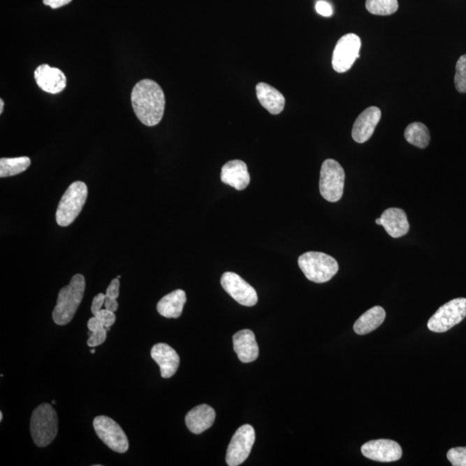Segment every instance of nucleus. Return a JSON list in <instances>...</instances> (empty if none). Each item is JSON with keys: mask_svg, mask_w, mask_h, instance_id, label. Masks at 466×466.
Returning a JSON list of instances; mask_svg holds the SVG:
<instances>
[{"mask_svg": "<svg viewBox=\"0 0 466 466\" xmlns=\"http://www.w3.org/2000/svg\"><path fill=\"white\" fill-rule=\"evenodd\" d=\"M131 105L136 116L146 126H155L163 119L165 95L159 83L145 79L138 82L131 92Z\"/></svg>", "mask_w": 466, "mask_h": 466, "instance_id": "f257e3e1", "label": "nucleus"}, {"mask_svg": "<svg viewBox=\"0 0 466 466\" xmlns=\"http://www.w3.org/2000/svg\"><path fill=\"white\" fill-rule=\"evenodd\" d=\"M85 289V277L77 274L72 277L68 286L61 289L52 314L53 321L57 325L65 326L73 320L82 303Z\"/></svg>", "mask_w": 466, "mask_h": 466, "instance_id": "f03ea898", "label": "nucleus"}, {"mask_svg": "<svg viewBox=\"0 0 466 466\" xmlns=\"http://www.w3.org/2000/svg\"><path fill=\"white\" fill-rule=\"evenodd\" d=\"M298 264L308 280L315 284H324L331 280L339 271V263L336 260L322 252L304 253L300 256Z\"/></svg>", "mask_w": 466, "mask_h": 466, "instance_id": "7ed1b4c3", "label": "nucleus"}, {"mask_svg": "<svg viewBox=\"0 0 466 466\" xmlns=\"http://www.w3.org/2000/svg\"><path fill=\"white\" fill-rule=\"evenodd\" d=\"M58 432L57 411L49 403H43L33 411L31 434L38 447H45L56 439Z\"/></svg>", "mask_w": 466, "mask_h": 466, "instance_id": "20e7f679", "label": "nucleus"}, {"mask_svg": "<svg viewBox=\"0 0 466 466\" xmlns=\"http://www.w3.org/2000/svg\"><path fill=\"white\" fill-rule=\"evenodd\" d=\"M87 187L83 182H73L59 203L56 218L59 226L71 225L82 212L87 201Z\"/></svg>", "mask_w": 466, "mask_h": 466, "instance_id": "39448f33", "label": "nucleus"}, {"mask_svg": "<svg viewBox=\"0 0 466 466\" xmlns=\"http://www.w3.org/2000/svg\"><path fill=\"white\" fill-rule=\"evenodd\" d=\"M346 174L342 166L333 159L322 163L320 177L321 196L330 203H337L343 196Z\"/></svg>", "mask_w": 466, "mask_h": 466, "instance_id": "423d86ee", "label": "nucleus"}, {"mask_svg": "<svg viewBox=\"0 0 466 466\" xmlns=\"http://www.w3.org/2000/svg\"><path fill=\"white\" fill-rule=\"evenodd\" d=\"M466 317V299L457 298L440 307L428 321V328L435 333H445Z\"/></svg>", "mask_w": 466, "mask_h": 466, "instance_id": "0eeeda50", "label": "nucleus"}, {"mask_svg": "<svg viewBox=\"0 0 466 466\" xmlns=\"http://www.w3.org/2000/svg\"><path fill=\"white\" fill-rule=\"evenodd\" d=\"M94 428L105 445L116 453H124L129 449L126 432L112 418L100 416L94 420Z\"/></svg>", "mask_w": 466, "mask_h": 466, "instance_id": "6e6552de", "label": "nucleus"}, {"mask_svg": "<svg viewBox=\"0 0 466 466\" xmlns=\"http://www.w3.org/2000/svg\"><path fill=\"white\" fill-rule=\"evenodd\" d=\"M256 439L255 430L251 425H244L238 429L227 449L226 463L238 466L247 460Z\"/></svg>", "mask_w": 466, "mask_h": 466, "instance_id": "1a4fd4ad", "label": "nucleus"}, {"mask_svg": "<svg viewBox=\"0 0 466 466\" xmlns=\"http://www.w3.org/2000/svg\"><path fill=\"white\" fill-rule=\"evenodd\" d=\"M361 40L359 36L349 33L342 36L337 41L333 51L332 64L337 73H344L352 67L356 60L359 58Z\"/></svg>", "mask_w": 466, "mask_h": 466, "instance_id": "9d476101", "label": "nucleus"}, {"mask_svg": "<svg viewBox=\"0 0 466 466\" xmlns=\"http://www.w3.org/2000/svg\"><path fill=\"white\" fill-rule=\"evenodd\" d=\"M221 285L224 291L240 305L253 307L258 303L259 297L255 289L236 273H224Z\"/></svg>", "mask_w": 466, "mask_h": 466, "instance_id": "9b49d317", "label": "nucleus"}, {"mask_svg": "<svg viewBox=\"0 0 466 466\" xmlns=\"http://www.w3.org/2000/svg\"><path fill=\"white\" fill-rule=\"evenodd\" d=\"M361 452L365 458L383 463L398 461L402 456V447L398 442L384 439L366 442L363 445Z\"/></svg>", "mask_w": 466, "mask_h": 466, "instance_id": "f8f14e48", "label": "nucleus"}, {"mask_svg": "<svg viewBox=\"0 0 466 466\" xmlns=\"http://www.w3.org/2000/svg\"><path fill=\"white\" fill-rule=\"evenodd\" d=\"M36 85L48 94H57L67 86V77L57 68L42 64L34 72Z\"/></svg>", "mask_w": 466, "mask_h": 466, "instance_id": "ddd939ff", "label": "nucleus"}, {"mask_svg": "<svg viewBox=\"0 0 466 466\" xmlns=\"http://www.w3.org/2000/svg\"><path fill=\"white\" fill-rule=\"evenodd\" d=\"M381 110L377 106H370L358 117L352 128V138L358 144H364L372 137L377 124L381 119Z\"/></svg>", "mask_w": 466, "mask_h": 466, "instance_id": "4468645a", "label": "nucleus"}, {"mask_svg": "<svg viewBox=\"0 0 466 466\" xmlns=\"http://www.w3.org/2000/svg\"><path fill=\"white\" fill-rule=\"evenodd\" d=\"M154 361L159 365L163 379L173 377L179 368L180 357L177 352L167 344H156L150 352Z\"/></svg>", "mask_w": 466, "mask_h": 466, "instance_id": "2eb2a0df", "label": "nucleus"}, {"mask_svg": "<svg viewBox=\"0 0 466 466\" xmlns=\"http://www.w3.org/2000/svg\"><path fill=\"white\" fill-rule=\"evenodd\" d=\"M221 182L238 191L247 188L251 182L247 163L241 160H233L221 168Z\"/></svg>", "mask_w": 466, "mask_h": 466, "instance_id": "dca6fc26", "label": "nucleus"}, {"mask_svg": "<svg viewBox=\"0 0 466 466\" xmlns=\"http://www.w3.org/2000/svg\"><path fill=\"white\" fill-rule=\"evenodd\" d=\"M233 348L242 363L254 362L259 358V348L256 337L251 330L245 329L235 333L233 337Z\"/></svg>", "mask_w": 466, "mask_h": 466, "instance_id": "f3484780", "label": "nucleus"}, {"mask_svg": "<svg viewBox=\"0 0 466 466\" xmlns=\"http://www.w3.org/2000/svg\"><path fill=\"white\" fill-rule=\"evenodd\" d=\"M381 226L392 238L405 236L409 231V223L407 214L401 208H388L381 215Z\"/></svg>", "mask_w": 466, "mask_h": 466, "instance_id": "a211bd4d", "label": "nucleus"}, {"mask_svg": "<svg viewBox=\"0 0 466 466\" xmlns=\"http://www.w3.org/2000/svg\"><path fill=\"white\" fill-rule=\"evenodd\" d=\"M216 414L212 407L201 405L187 414L185 421L189 430L194 435H201L214 424Z\"/></svg>", "mask_w": 466, "mask_h": 466, "instance_id": "6ab92c4d", "label": "nucleus"}, {"mask_svg": "<svg viewBox=\"0 0 466 466\" xmlns=\"http://www.w3.org/2000/svg\"><path fill=\"white\" fill-rule=\"evenodd\" d=\"M256 97L268 112L273 115H280L285 108V98L277 88L260 82L256 87Z\"/></svg>", "mask_w": 466, "mask_h": 466, "instance_id": "aec40b11", "label": "nucleus"}, {"mask_svg": "<svg viewBox=\"0 0 466 466\" xmlns=\"http://www.w3.org/2000/svg\"><path fill=\"white\" fill-rule=\"evenodd\" d=\"M186 302V293L182 289H176L159 300L157 311L165 318L177 319L181 316Z\"/></svg>", "mask_w": 466, "mask_h": 466, "instance_id": "412c9836", "label": "nucleus"}, {"mask_svg": "<svg viewBox=\"0 0 466 466\" xmlns=\"http://www.w3.org/2000/svg\"><path fill=\"white\" fill-rule=\"evenodd\" d=\"M385 317L386 313L383 307L376 306L370 308L355 322L354 331L358 335H368L383 324Z\"/></svg>", "mask_w": 466, "mask_h": 466, "instance_id": "4be33fe9", "label": "nucleus"}, {"mask_svg": "<svg viewBox=\"0 0 466 466\" xmlns=\"http://www.w3.org/2000/svg\"><path fill=\"white\" fill-rule=\"evenodd\" d=\"M405 137L410 145L420 149L427 148L431 139L428 128L420 122L410 124L406 128Z\"/></svg>", "mask_w": 466, "mask_h": 466, "instance_id": "5701e85b", "label": "nucleus"}, {"mask_svg": "<svg viewBox=\"0 0 466 466\" xmlns=\"http://www.w3.org/2000/svg\"><path fill=\"white\" fill-rule=\"evenodd\" d=\"M31 159L27 156L1 159H0V177H8V176L23 173L31 166Z\"/></svg>", "mask_w": 466, "mask_h": 466, "instance_id": "b1692460", "label": "nucleus"}, {"mask_svg": "<svg viewBox=\"0 0 466 466\" xmlns=\"http://www.w3.org/2000/svg\"><path fill=\"white\" fill-rule=\"evenodd\" d=\"M87 328L90 331L88 333L89 335V339L87 340L88 347H96L105 342L108 330L96 317L94 316L88 321Z\"/></svg>", "mask_w": 466, "mask_h": 466, "instance_id": "393cba45", "label": "nucleus"}, {"mask_svg": "<svg viewBox=\"0 0 466 466\" xmlns=\"http://www.w3.org/2000/svg\"><path fill=\"white\" fill-rule=\"evenodd\" d=\"M366 9L370 13L388 16L398 10V0H367Z\"/></svg>", "mask_w": 466, "mask_h": 466, "instance_id": "a878e982", "label": "nucleus"}, {"mask_svg": "<svg viewBox=\"0 0 466 466\" xmlns=\"http://www.w3.org/2000/svg\"><path fill=\"white\" fill-rule=\"evenodd\" d=\"M454 83L458 93H466V54L458 59L456 64Z\"/></svg>", "mask_w": 466, "mask_h": 466, "instance_id": "bb28decb", "label": "nucleus"}, {"mask_svg": "<svg viewBox=\"0 0 466 466\" xmlns=\"http://www.w3.org/2000/svg\"><path fill=\"white\" fill-rule=\"evenodd\" d=\"M447 458L453 466H466V447L450 449Z\"/></svg>", "mask_w": 466, "mask_h": 466, "instance_id": "cd10ccee", "label": "nucleus"}, {"mask_svg": "<svg viewBox=\"0 0 466 466\" xmlns=\"http://www.w3.org/2000/svg\"><path fill=\"white\" fill-rule=\"evenodd\" d=\"M100 321L105 328H111L116 321V315L115 312L106 310H101L94 315Z\"/></svg>", "mask_w": 466, "mask_h": 466, "instance_id": "c85d7f7f", "label": "nucleus"}, {"mask_svg": "<svg viewBox=\"0 0 466 466\" xmlns=\"http://www.w3.org/2000/svg\"><path fill=\"white\" fill-rule=\"evenodd\" d=\"M119 287L120 282L119 278L113 279L111 284L108 286V289H106L105 296L109 297V298L111 299L117 300V297L119 296Z\"/></svg>", "mask_w": 466, "mask_h": 466, "instance_id": "c756f323", "label": "nucleus"}, {"mask_svg": "<svg viewBox=\"0 0 466 466\" xmlns=\"http://www.w3.org/2000/svg\"><path fill=\"white\" fill-rule=\"evenodd\" d=\"M317 13L323 17H331L333 15V7L326 1H319L315 6Z\"/></svg>", "mask_w": 466, "mask_h": 466, "instance_id": "7c9ffc66", "label": "nucleus"}, {"mask_svg": "<svg viewBox=\"0 0 466 466\" xmlns=\"http://www.w3.org/2000/svg\"><path fill=\"white\" fill-rule=\"evenodd\" d=\"M105 295L104 293H99V295L94 297L91 307V312L94 314V316L99 311L101 310L102 306L105 305Z\"/></svg>", "mask_w": 466, "mask_h": 466, "instance_id": "2f4dec72", "label": "nucleus"}, {"mask_svg": "<svg viewBox=\"0 0 466 466\" xmlns=\"http://www.w3.org/2000/svg\"><path fill=\"white\" fill-rule=\"evenodd\" d=\"M72 0H43L45 6H49L52 9L60 8V7L67 6Z\"/></svg>", "mask_w": 466, "mask_h": 466, "instance_id": "473e14b6", "label": "nucleus"}, {"mask_svg": "<svg viewBox=\"0 0 466 466\" xmlns=\"http://www.w3.org/2000/svg\"><path fill=\"white\" fill-rule=\"evenodd\" d=\"M105 307L108 310L115 312L117 310V307H119V303H117V300L105 296Z\"/></svg>", "mask_w": 466, "mask_h": 466, "instance_id": "72a5a7b5", "label": "nucleus"}, {"mask_svg": "<svg viewBox=\"0 0 466 466\" xmlns=\"http://www.w3.org/2000/svg\"><path fill=\"white\" fill-rule=\"evenodd\" d=\"M3 105H5V103H3V101L2 100V99H0V115H2V113H3Z\"/></svg>", "mask_w": 466, "mask_h": 466, "instance_id": "f704fd0d", "label": "nucleus"}, {"mask_svg": "<svg viewBox=\"0 0 466 466\" xmlns=\"http://www.w3.org/2000/svg\"><path fill=\"white\" fill-rule=\"evenodd\" d=\"M376 223H377V225L381 226V219H376Z\"/></svg>", "mask_w": 466, "mask_h": 466, "instance_id": "c9c22d12", "label": "nucleus"}, {"mask_svg": "<svg viewBox=\"0 0 466 466\" xmlns=\"http://www.w3.org/2000/svg\"><path fill=\"white\" fill-rule=\"evenodd\" d=\"M3 421V413L0 412V421Z\"/></svg>", "mask_w": 466, "mask_h": 466, "instance_id": "e433bc0d", "label": "nucleus"}, {"mask_svg": "<svg viewBox=\"0 0 466 466\" xmlns=\"http://www.w3.org/2000/svg\"><path fill=\"white\" fill-rule=\"evenodd\" d=\"M56 403H57L56 401H54V400H53V401H52V405H56Z\"/></svg>", "mask_w": 466, "mask_h": 466, "instance_id": "4c0bfd02", "label": "nucleus"}, {"mask_svg": "<svg viewBox=\"0 0 466 466\" xmlns=\"http://www.w3.org/2000/svg\"><path fill=\"white\" fill-rule=\"evenodd\" d=\"M91 354H95V350H92V351H91Z\"/></svg>", "mask_w": 466, "mask_h": 466, "instance_id": "58836bf2", "label": "nucleus"}]
</instances>
